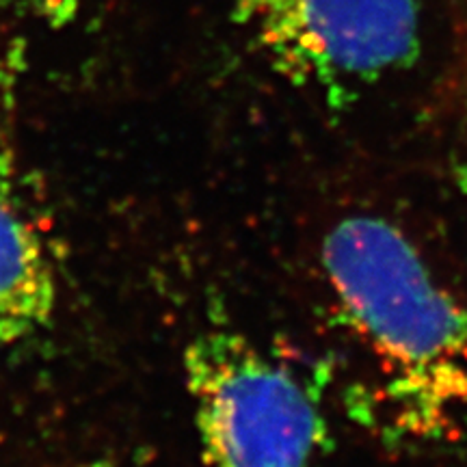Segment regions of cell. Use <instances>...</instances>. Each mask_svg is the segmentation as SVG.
I'll list each match as a JSON object with an SVG mask.
<instances>
[{"label":"cell","mask_w":467,"mask_h":467,"mask_svg":"<svg viewBox=\"0 0 467 467\" xmlns=\"http://www.w3.org/2000/svg\"><path fill=\"white\" fill-rule=\"evenodd\" d=\"M331 306L370 379L368 413L407 437L467 424V309L388 219L350 214L320 251Z\"/></svg>","instance_id":"obj_1"},{"label":"cell","mask_w":467,"mask_h":467,"mask_svg":"<svg viewBox=\"0 0 467 467\" xmlns=\"http://www.w3.org/2000/svg\"><path fill=\"white\" fill-rule=\"evenodd\" d=\"M206 467H314L317 400L296 372L236 331H208L184 355Z\"/></svg>","instance_id":"obj_2"},{"label":"cell","mask_w":467,"mask_h":467,"mask_svg":"<svg viewBox=\"0 0 467 467\" xmlns=\"http://www.w3.org/2000/svg\"><path fill=\"white\" fill-rule=\"evenodd\" d=\"M234 9L275 72L334 102L418 57L416 0H234Z\"/></svg>","instance_id":"obj_3"},{"label":"cell","mask_w":467,"mask_h":467,"mask_svg":"<svg viewBox=\"0 0 467 467\" xmlns=\"http://www.w3.org/2000/svg\"><path fill=\"white\" fill-rule=\"evenodd\" d=\"M55 306V265L44 241L25 214L0 197V342L37 331Z\"/></svg>","instance_id":"obj_4"}]
</instances>
